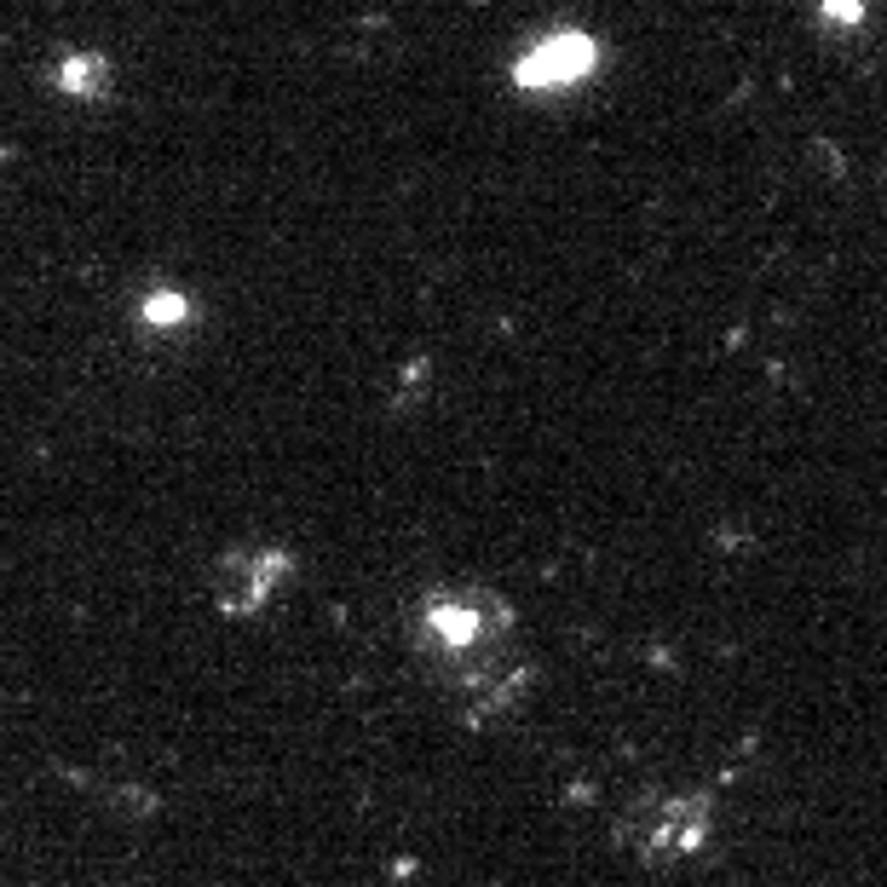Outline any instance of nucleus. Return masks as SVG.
Here are the masks:
<instances>
[{"label": "nucleus", "mask_w": 887, "mask_h": 887, "mask_svg": "<svg viewBox=\"0 0 887 887\" xmlns=\"http://www.w3.org/2000/svg\"><path fill=\"white\" fill-rule=\"evenodd\" d=\"M415 646L439 669L467 721H501L530 692V663L519 657V612L496 588H433L415 605Z\"/></svg>", "instance_id": "1"}, {"label": "nucleus", "mask_w": 887, "mask_h": 887, "mask_svg": "<svg viewBox=\"0 0 887 887\" xmlns=\"http://www.w3.org/2000/svg\"><path fill=\"white\" fill-rule=\"evenodd\" d=\"M599 41L594 35H582V30H553L542 41H530L524 53L513 58V87L530 93V98H542V93H571L582 87L588 75L599 69Z\"/></svg>", "instance_id": "4"}, {"label": "nucleus", "mask_w": 887, "mask_h": 887, "mask_svg": "<svg viewBox=\"0 0 887 887\" xmlns=\"http://www.w3.org/2000/svg\"><path fill=\"white\" fill-rule=\"evenodd\" d=\"M110 87H116V69L93 46H69V53L53 58V93L75 98V105H98V98H110Z\"/></svg>", "instance_id": "5"}, {"label": "nucleus", "mask_w": 887, "mask_h": 887, "mask_svg": "<svg viewBox=\"0 0 887 887\" xmlns=\"http://www.w3.org/2000/svg\"><path fill=\"white\" fill-rule=\"evenodd\" d=\"M139 323L144 328H162V335H173V328H191L196 323V300L185 289H173V283H156V289L139 294Z\"/></svg>", "instance_id": "6"}, {"label": "nucleus", "mask_w": 887, "mask_h": 887, "mask_svg": "<svg viewBox=\"0 0 887 887\" xmlns=\"http://www.w3.org/2000/svg\"><path fill=\"white\" fill-rule=\"evenodd\" d=\"M865 0H819V23L824 30L835 35V30H858V23H865Z\"/></svg>", "instance_id": "7"}, {"label": "nucleus", "mask_w": 887, "mask_h": 887, "mask_svg": "<svg viewBox=\"0 0 887 887\" xmlns=\"http://www.w3.org/2000/svg\"><path fill=\"white\" fill-rule=\"evenodd\" d=\"M294 582V553L277 548V542H237L225 548L214 571H208V599L219 617L231 623H248L277 605V594H283Z\"/></svg>", "instance_id": "3"}, {"label": "nucleus", "mask_w": 887, "mask_h": 887, "mask_svg": "<svg viewBox=\"0 0 887 887\" xmlns=\"http://www.w3.org/2000/svg\"><path fill=\"white\" fill-rule=\"evenodd\" d=\"M715 842V801L703 790H657L628 807L623 819V847L651 870L692 865Z\"/></svg>", "instance_id": "2"}]
</instances>
